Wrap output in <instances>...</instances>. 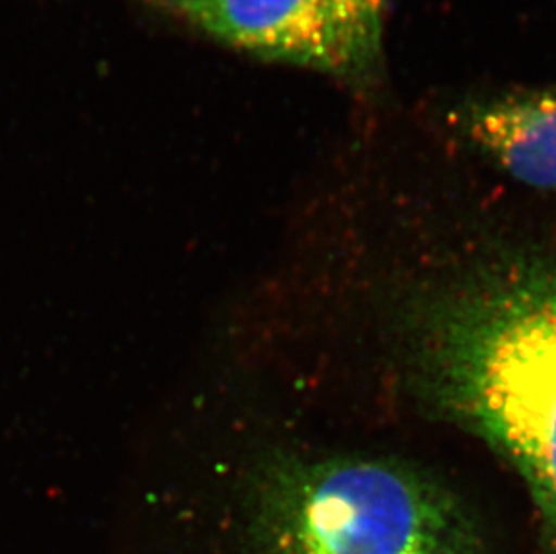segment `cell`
Listing matches in <instances>:
<instances>
[{
  "instance_id": "obj_1",
  "label": "cell",
  "mask_w": 556,
  "mask_h": 554,
  "mask_svg": "<svg viewBox=\"0 0 556 554\" xmlns=\"http://www.w3.org/2000/svg\"><path fill=\"white\" fill-rule=\"evenodd\" d=\"M452 407L511 461L556 537V270L520 268L465 293L435 328Z\"/></svg>"
},
{
  "instance_id": "obj_2",
  "label": "cell",
  "mask_w": 556,
  "mask_h": 554,
  "mask_svg": "<svg viewBox=\"0 0 556 554\" xmlns=\"http://www.w3.org/2000/svg\"><path fill=\"white\" fill-rule=\"evenodd\" d=\"M257 554H486L438 482L393 461H285L257 488Z\"/></svg>"
},
{
  "instance_id": "obj_3",
  "label": "cell",
  "mask_w": 556,
  "mask_h": 554,
  "mask_svg": "<svg viewBox=\"0 0 556 554\" xmlns=\"http://www.w3.org/2000/svg\"><path fill=\"white\" fill-rule=\"evenodd\" d=\"M202 32L245 53L344 76L323 0H175Z\"/></svg>"
},
{
  "instance_id": "obj_4",
  "label": "cell",
  "mask_w": 556,
  "mask_h": 554,
  "mask_svg": "<svg viewBox=\"0 0 556 554\" xmlns=\"http://www.w3.org/2000/svg\"><path fill=\"white\" fill-rule=\"evenodd\" d=\"M445 121L509 177L556 191V85L465 96Z\"/></svg>"
},
{
  "instance_id": "obj_5",
  "label": "cell",
  "mask_w": 556,
  "mask_h": 554,
  "mask_svg": "<svg viewBox=\"0 0 556 554\" xmlns=\"http://www.w3.org/2000/svg\"><path fill=\"white\" fill-rule=\"evenodd\" d=\"M341 51L344 79L369 84L382 68L388 0H323Z\"/></svg>"
}]
</instances>
